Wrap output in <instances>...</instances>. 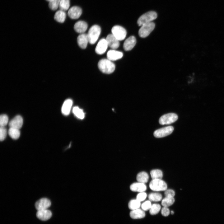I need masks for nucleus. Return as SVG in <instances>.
Masks as SVG:
<instances>
[{
  "instance_id": "f257e3e1",
  "label": "nucleus",
  "mask_w": 224,
  "mask_h": 224,
  "mask_svg": "<svg viewBox=\"0 0 224 224\" xmlns=\"http://www.w3.org/2000/svg\"><path fill=\"white\" fill-rule=\"evenodd\" d=\"M99 70L102 72L109 74L114 72L115 69V65L112 61L108 59H102L98 63Z\"/></svg>"
},
{
  "instance_id": "f03ea898",
  "label": "nucleus",
  "mask_w": 224,
  "mask_h": 224,
  "mask_svg": "<svg viewBox=\"0 0 224 224\" xmlns=\"http://www.w3.org/2000/svg\"><path fill=\"white\" fill-rule=\"evenodd\" d=\"M101 32L100 27L96 25L92 26L89 29L87 35L89 42L94 44L98 40Z\"/></svg>"
},
{
  "instance_id": "7ed1b4c3",
  "label": "nucleus",
  "mask_w": 224,
  "mask_h": 224,
  "mask_svg": "<svg viewBox=\"0 0 224 224\" xmlns=\"http://www.w3.org/2000/svg\"><path fill=\"white\" fill-rule=\"evenodd\" d=\"M157 14L154 11H150L141 15L138 19L137 23L139 26L149 22L156 19Z\"/></svg>"
},
{
  "instance_id": "20e7f679",
  "label": "nucleus",
  "mask_w": 224,
  "mask_h": 224,
  "mask_svg": "<svg viewBox=\"0 0 224 224\" xmlns=\"http://www.w3.org/2000/svg\"><path fill=\"white\" fill-rule=\"evenodd\" d=\"M149 186L151 190L155 191H165L167 188L166 183L160 179L152 180Z\"/></svg>"
},
{
  "instance_id": "39448f33",
  "label": "nucleus",
  "mask_w": 224,
  "mask_h": 224,
  "mask_svg": "<svg viewBox=\"0 0 224 224\" xmlns=\"http://www.w3.org/2000/svg\"><path fill=\"white\" fill-rule=\"evenodd\" d=\"M155 27V23L152 22L142 25L139 29V35L142 38L147 37L154 30Z\"/></svg>"
},
{
  "instance_id": "423d86ee",
  "label": "nucleus",
  "mask_w": 224,
  "mask_h": 224,
  "mask_svg": "<svg viewBox=\"0 0 224 224\" xmlns=\"http://www.w3.org/2000/svg\"><path fill=\"white\" fill-rule=\"evenodd\" d=\"M112 34L119 41L124 40L125 38L127 32L123 27L118 25L114 26L111 29Z\"/></svg>"
},
{
  "instance_id": "0eeeda50",
  "label": "nucleus",
  "mask_w": 224,
  "mask_h": 224,
  "mask_svg": "<svg viewBox=\"0 0 224 224\" xmlns=\"http://www.w3.org/2000/svg\"><path fill=\"white\" fill-rule=\"evenodd\" d=\"M178 119V115L174 113L164 114L160 118L159 123L161 125L169 124L176 121Z\"/></svg>"
},
{
  "instance_id": "6e6552de",
  "label": "nucleus",
  "mask_w": 224,
  "mask_h": 224,
  "mask_svg": "<svg viewBox=\"0 0 224 224\" xmlns=\"http://www.w3.org/2000/svg\"><path fill=\"white\" fill-rule=\"evenodd\" d=\"M174 129L173 127L171 126L165 127L155 130L153 135L156 138L164 137L171 134Z\"/></svg>"
},
{
  "instance_id": "1a4fd4ad",
  "label": "nucleus",
  "mask_w": 224,
  "mask_h": 224,
  "mask_svg": "<svg viewBox=\"0 0 224 224\" xmlns=\"http://www.w3.org/2000/svg\"><path fill=\"white\" fill-rule=\"evenodd\" d=\"M51 205L50 200L46 198H43L36 202L35 206L38 210L46 209L49 208Z\"/></svg>"
},
{
  "instance_id": "9d476101",
  "label": "nucleus",
  "mask_w": 224,
  "mask_h": 224,
  "mask_svg": "<svg viewBox=\"0 0 224 224\" xmlns=\"http://www.w3.org/2000/svg\"><path fill=\"white\" fill-rule=\"evenodd\" d=\"M108 44L106 39L103 38L98 42L95 48L96 52L98 54H102L106 51Z\"/></svg>"
},
{
  "instance_id": "9b49d317",
  "label": "nucleus",
  "mask_w": 224,
  "mask_h": 224,
  "mask_svg": "<svg viewBox=\"0 0 224 224\" xmlns=\"http://www.w3.org/2000/svg\"><path fill=\"white\" fill-rule=\"evenodd\" d=\"M82 12V10L80 7L74 6L69 9L68 14L70 18L72 19H76L80 17Z\"/></svg>"
},
{
  "instance_id": "f8f14e48",
  "label": "nucleus",
  "mask_w": 224,
  "mask_h": 224,
  "mask_svg": "<svg viewBox=\"0 0 224 224\" xmlns=\"http://www.w3.org/2000/svg\"><path fill=\"white\" fill-rule=\"evenodd\" d=\"M108 46L113 49H117L119 47V41L112 34H109L105 39Z\"/></svg>"
},
{
  "instance_id": "ddd939ff",
  "label": "nucleus",
  "mask_w": 224,
  "mask_h": 224,
  "mask_svg": "<svg viewBox=\"0 0 224 224\" xmlns=\"http://www.w3.org/2000/svg\"><path fill=\"white\" fill-rule=\"evenodd\" d=\"M23 119L22 117L19 115L16 116L9 123L10 127L14 128L17 129L21 128L23 125Z\"/></svg>"
},
{
  "instance_id": "4468645a",
  "label": "nucleus",
  "mask_w": 224,
  "mask_h": 224,
  "mask_svg": "<svg viewBox=\"0 0 224 224\" xmlns=\"http://www.w3.org/2000/svg\"><path fill=\"white\" fill-rule=\"evenodd\" d=\"M123 54L122 52L112 49L109 50L107 54V59L111 61H114L121 58Z\"/></svg>"
},
{
  "instance_id": "2eb2a0df",
  "label": "nucleus",
  "mask_w": 224,
  "mask_h": 224,
  "mask_svg": "<svg viewBox=\"0 0 224 224\" xmlns=\"http://www.w3.org/2000/svg\"><path fill=\"white\" fill-rule=\"evenodd\" d=\"M136 43L135 37L133 36H130L125 41L123 44L124 49L126 51L130 50L134 47Z\"/></svg>"
},
{
  "instance_id": "dca6fc26",
  "label": "nucleus",
  "mask_w": 224,
  "mask_h": 224,
  "mask_svg": "<svg viewBox=\"0 0 224 224\" xmlns=\"http://www.w3.org/2000/svg\"><path fill=\"white\" fill-rule=\"evenodd\" d=\"M37 217L42 221H46L50 219L52 216L51 211L47 209L38 210L36 212Z\"/></svg>"
},
{
  "instance_id": "f3484780",
  "label": "nucleus",
  "mask_w": 224,
  "mask_h": 224,
  "mask_svg": "<svg viewBox=\"0 0 224 224\" xmlns=\"http://www.w3.org/2000/svg\"><path fill=\"white\" fill-rule=\"evenodd\" d=\"M87 27L88 25L86 22L80 21L75 23L74 28L76 32L81 34L84 33L86 31Z\"/></svg>"
},
{
  "instance_id": "a211bd4d",
  "label": "nucleus",
  "mask_w": 224,
  "mask_h": 224,
  "mask_svg": "<svg viewBox=\"0 0 224 224\" xmlns=\"http://www.w3.org/2000/svg\"><path fill=\"white\" fill-rule=\"evenodd\" d=\"M72 104L73 101L70 99H67L64 101L61 108V112L63 114L68 115L69 114Z\"/></svg>"
},
{
  "instance_id": "6ab92c4d",
  "label": "nucleus",
  "mask_w": 224,
  "mask_h": 224,
  "mask_svg": "<svg viewBox=\"0 0 224 224\" xmlns=\"http://www.w3.org/2000/svg\"><path fill=\"white\" fill-rule=\"evenodd\" d=\"M130 190L134 192H144L147 189V186L145 184L141 182H135L130 186Z\"/></svg>"
},
{
  "instance_id": "aec40b11",
  "label": "nucleus",
  "mask_w": 224,
  "mask_h": 224,
  "mask_svg": "<svg viewBox=\"0 0 224 224\" xmlns=\"http://www.w3.org/2000/svg\"><path fill=\"white\" fill-rule=\"evenodd\" d=\"M77 42L79 46L81 48L85 49L89 42L87 34L83 33L77 37Z\"/></svg>"
},
{
  "instance_id": "412c9836",
  "label": "nucleus",
  "mask_w": 224,
  "mask_h": 224,
  "mask_svg": "<svg viewBox=\"0 0 224 224\" xmlns=\"http://www.w3.org/2000/svg\"><path fill=\"white\" fill-rule=\"evenodd\" d=\"M130 217L133 219H141L145 216V213L143 210L138 208L132 210L130 212Z\"/></svg>"
},
{
  "instance_id": "4be33fe9",
  "label": "nucleus",
  "mask_w": 224,
  "mask_h": 224,
  "mask_svg": "<svg viewBox=\"0 0 224 224\" xmlns=\"http://www.w3.org/2000/svg\"><path fill=\"white\" fill-rule=\"evenodd\" d=\"M66 15L65 11L60 10L55 13L54 18L57 22L63 23L65 20Z\"/></svg>"
},
{
  "instance_id": "5701e85b",
  "label": "nucleus",
  "mask_w": 224,
  "mask_h": 224,
  "mask_svg": "<svg viewBox=\"0 0 224 224\" xmlns=\"http://www.w3.org/2000/svg\"><path fill=\"white\" fill-rule=\"evenodd\" d=\"M149 178L148 174L145 172L142 171L138 174L136 179L138 182L145 184L148 182Z\"/></svg>"
},
{
  "instance_id": "b1692460",
  "label": "nucleus",
  "mask_w": 224,
  "mask_h": 224,
  "mask_svg": "<svg viewBox=\"0 0 224 224\" xmlns=\"http://www.w3.org/2000/svg\"><path fill=\"white\" fill-rule=\"evenodd\" d=\"M8 133L12 139H17L19 138L20 136V132L19 129L10 127L8 131Z\"/></svg>"
},
{
  "instance_id": "393cba45",
  "label": "nucleus",
  "mask_w": 224,
  "mask_h": 224,
  "mask_svg": "<svg viewBox=\"0 0 224 224\" xmlns=\"http://www.w3.org/2000/svg\"><path fill=\"white\" fill-rule=\"evenodd\" d=\"M150 175L152 178L153 179H161L163 177V173L159 169H154L150 171Z\"/></svg>"
},
{
  "instance_id": "a878e982",
  "label": "nucleus",
  "mask_w": 224,
  "mask_h": 224,
  "mask_svg": "<svg viewBox=\"0 0 224 224\" xmlns=\"http://www.w3.org/2000/svg\"><path fill=\"white\" fill-rule=\"evenodd\" d=\"M72 112L74 115L79 119H83L84 118L85 114L83 110L78 106H75L73 108Z\"/></svg>"
},
{
  "instance_id": "bb28decb",
  "label": "nucleus",
  "mask_w": 224,
  "mask_h": 224,
  "mask_svg": "<svg viewBox=\"0 0 224 224\" xmlns=\"http://www.w3.org/2000/svg\"><path fill=\"white\" fill-rule=\"evenodd\" d=\"M175 201L174 197H166L162 200L161 203L163 207H168L172 205Z\"/></svg>"
},
{
  "instance_id": "cd10ccee",
  "label": "nucleus",
  "mask_w": 224,
  "mask_h": 224,
  "mask_svg": "<svg viewBox=\"0 0 224 224\" xmlns=\"http://www.w3.org/2000/svg\"><path fill=\"white\" fill-rule=\"evenodd\" d=\"M141 205L140 202L136 199L131 200L128 203V207L132 210L139 208Z\"/></svg>"
},
{
  "instance_id": "c85d7f7f",
  "label": "nucleus",
  "mask_w": 224,
  "mask_h": 224,
  "mask_svg": "<svg viewBox=\"0 0 224 224\" xmlns=\"http://www.w3.org/2000/svg\"><path fill=\"white\" fill-rule=\"evenodd\" d=\"M148 198L151 201L158 202L162 199V195L159 193H152L149 194Z\"/></svg>"
},
{
  "instance_id": "c756f323",
  "label": "nucleus",
  "mask_w": 224,
  "mask_h": 224,
  "mask_svg": "<svg viewBox=\"0 0 224 224\" xmlns=\"http://www.w3.org/2000/svg\"><path fill=\"white\" fill-rule=\"evenodd\" d=\"M70 5V0H61L59 7L60 10L65 11L69 9Z\"/></svg>"
},
{
  "instance_id": "7c9ffc66",
  "label": "nucleus",
  "mask_w": 224,
  "mask_h": 224,
  "mask_svg": "<svg viewBox=\"0 0 224 224\" xmlns=\"http://www.w3.org/2000/svg\"><path fill=\"white\" fill-rule=\"evenodd\" d=\"M161 208V205L157 203H155L152 205L149 210L150 213L152 215L157 214Z\"/></svg>"
},
{
  "instance_id": "2f4dec72",
  "label": "nucleus",
  "mask_w": 224,
  "mask_h": 224,
  "mask_svg": "<svg viewBox=\"0 0 224 224\" xmlns=\"http://www.w3.org/2000/svg\"><path fill=\"white\" fill-rule=\"evenodd\" d=\"M61 0H51L49 2V6L52 10H56L58 7Z\"/></svg>"
},
{
  "instance_id": "473e14b6",
  "label": "nucleus",
  "mask_w": 224,
  "mask_h": 224,
  "mask_svg": "<svg viewBox=\"0 0 224 224\" xmlns=\"http://www.w3.org/2000/svg\"><path fill=\"white\" fill-rule=\"evenodd\" d=\"M8 122V117L5 114H2L0 116V125L1 127H5Z\"/></svg>"
},
{
  "instance_id": "72a5a7b5",
  "label": "nucleus",
  "mask_w": 224,
  "mask_h": 224,
  "mask_svg": "<svg viewBox=\"0 0 224 224\" xmlns=\"http://www.w3.org/2000/svg\"><path fill=\"white\" fill-rule=\"evenodd\" d=\"M152 205L150 201L147 200L143 203L141 205L142 210L144 211L149 210Z\"/></svg>"
},
{
  "instance_id": "f704fd0d",
  "label": "nucleus",
  "mask_w": 224,
  "mask_h": 224,
  "mask_svg": "<svg viewBox=\"0 0 224 224\" xmlns=\"http://www.w3.org/2000/svg\"><path fill=\"white\" fill-rule=\"evenodd\" d=\"M7 134V130L5 127L0 128V140L1 141H3L6 138Z\"/></svg>"
},
{
  "instance_id": "c9c22d12",
  "label": "nucleus",
  "mask_w": 224,
  "mask_h": 224,
  "mask_svg": "<svg viewBox=\"0 0 224 224\" xmlns=\"http://www.w3.org/2000/svg\"><path fill=\"white\" fill-rule=\"evenodd\" d=\"M147 196V194L144 192H139L137 195L136 199L141 202L144 201Z\"/></svg>"
},
{
  "instance_id": "e433bc0d",
  "label": "nucleus",
  "mask_w": 224,
  "mask_h": 224,
  "mask_svg": "<svg viewBox=\"0 0 224 224\" xmlns=\"http://www.w3.org/2000/svg\"><path fill=\"white\" fill-rule=\"evenodd\" d=\"M164 194L166 197H174L175 195V193L173 190L168 189L165 191Z\"/></svg>"
},
{
  "instance_id": "4c0bfd02",
  "label": "nucleus",
  "mask_w": 224,
  "mask_h": 224,
  "mask_svg": "<svg viewBox=\"0 0 224 224\" xmlns=\"http://www.w3.org/2000/svg\"><path fill=\"white\" fill-rule=\"evenodd\" d=\"M161 212L163 216L167 217L169 215L170 211L167 207H164L161 209Z\"/></svg>"
},
{
  "instance_id": "58836bf2",
  "label": "nucleus",
  "mask_w": 224,
  "mask_h": 224,
  "mask_svg": "<svg viewBox=\"0 0 224 224\" xmlns=\"http://www.w3.org/2000/svg\"><path fill=\"white\" fill-rule=\"evenodd\" d=\"M171 214H173L174 213V212L173 211H171Z\"/></svg>"
},
{
  "instance_id": "ea45409f",
  "label": "nucleus",
  "mask_w": 224,
  "mask_h": 224,
  "mask_svg": "<svg viewBox=\"0 0 224 224\" xmlns=\"http://www.w3.org/2000/svg\"><path fill=\"white\" fill-rule=\"evenodd\" d=\"M47 0V1H49H49H50L51 0Z\"/></svg>"
}]
</instances>
